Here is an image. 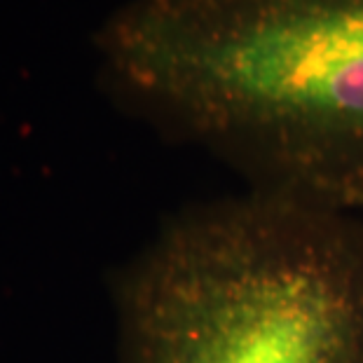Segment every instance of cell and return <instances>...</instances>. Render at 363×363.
I'll use <instances>...</instances> for the list:
<instances>
[{"mask_svg":"<svg viewBox=\"0 0 363 363\" xmlns=\"http://www.w3.org/2000/svg\"><path fill=\"white\" fill-rule=\"evenodd\" d=\"M357 211H361V213H363V204H361V206H359V208H357Z\"/></svg>","mask_w":363,"mask_h":363,"instance_id":"cell-3","label":"cell"},{"mask_svg":"<svg viewBox=\"0 0 363 363\" xmlns=\"http://www.w3.org/2000/svg\"><path fill=\"white\" fill-rule=\"evenodd\" d=\"M96 50L122 104L251 188L363 204V0H129Z\"/></svg>","mask_w":363,"mask_h":363,"instance_id":"cell-1","label":"cell"},{"mask_svg":"<svg viewBox=\"0 0 363 363\" xmlns=\"http://www.w3.org/2000/svg\"><path fill=\"white\" fill-rule=\"evenodd\" d=\"M115 293L120 363H363V213L249 188L176 216Z\"/></svg>","mask_w":363,"mask_h":363,"instance_id":"cell-2","label":"cell"}]
</instances>
